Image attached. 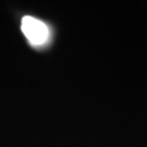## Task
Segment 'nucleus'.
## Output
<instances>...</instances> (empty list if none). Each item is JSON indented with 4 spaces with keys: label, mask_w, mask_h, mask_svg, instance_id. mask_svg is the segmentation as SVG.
I'll return each instance as SVG.
<instances>
[{
    "label": "nucleus",
    "mask_w": 147,
    "mask_h": 147,
    "mask_svg": "<svg viewBox=\"0 0 147 147\" xmlns=\"http://www.w3.org/2000/svg\"><path fill=\"white\" fill-rule=\"evenodd\" d=\"M21 31L30 45L36 48L46 46L51 37V32L47 24L32 16L22 18Z\"/></svg>",
    "instance_id": "obj_1"
}]
</instances>
